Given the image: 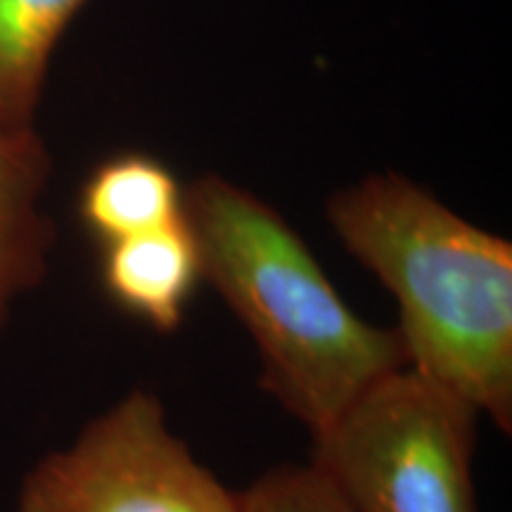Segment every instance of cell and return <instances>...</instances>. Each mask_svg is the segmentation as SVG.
I'll return each instance as SVG.
<instances>
[{"instance_id": "6da1fadb", "label": "cell", "mask_w": 512, "mask_h": 512, "mask_svg": "<svg viewBox=\"0 0 512 512\" xmlns=\"http://www.w3.org/2000/svg\"><path fill=\"white\" fill-rule=\"evenodd\" d=\"M342 245L399 302L406 366L512 430V245L399 174L328 202Z\"/></svg>"}, {"instance_id": "3957f363", "label": "cell", "mask_w": 512, "mask_h": 512, "mask_svg": "<svg viewBox=\"0 0 512 512\" xmlns=\"http://www.w3.org/2000/svg\"><path fill=\"white\" fill-rule=\"evenodd\" d=\"M479 418L460 396L403 366L313 437L309 465L351 512H477Z\"/></svg>"}, {"instance_id": "ba28073f", "label": "cell", "mask_w": 512, "mask_h": 512, "mask_svg": "<svg viewBox=\"0 0 512 512\" xmlns=\"http://www.w3.org/2000/svg\"><path fill=\"white\" fill-rule=\"evenodd\" d=\"M79 216L102 245L150 233L183 219V188L169 169L147 155H117L83 183Z\"/></svg>"}, {"instance_id": "9c48e42d", "label": "cell", "mask_w": 512, "mask_h": 512, "mask_svg": "<svg viewBox=\"0 0 512 512\" xmlns=\"http://www.w3.org/2000/svg\"><path fill=\"white\" fill-rule=\"evenodd\" d=\"M240 512H351L311 465H283L240 494Z\"/></svg>"}, {"instance_id": "7a4b0ae2", "label": "cell", "mask_w": 512, "mask_h": 512, "mask_svg": "<svg viewBox=\"0 0 512 512\" xmlns=\"http://www.w3.org/2000/svg\"><path fill=\"white\" fill-rule=\"evenodd\" d=\"M202 280L252 337L261 387L325 432L384 375L406 366L399 330L356 316L299 233L273 207L221 176L183 190Z\"/></svg>"}, {"instance_id": "5b68a950", "label": "cell", "mask_w": 512, "mask_h": 512, "mask_svg": "<svg viewBox=\"0 0 512 512\" xmlns=\"http://www.w3.org/2000/svg\"><path fill=\"white\" fill-rule=\"evenodd\" d=\"M53 159L36 128L0 133V332L46 278L55 226L43 209Z\"/></svg>"}, {"instance_id": "52a82bcc", "label": "cell", "mask_w": 512, "mask_h": 512, "mask_svg": "<svg viewBox=\"0 0 512 512\" xmlns=\"http://www.w3.org/2000/svg\"><path fill=\"white\" fill-rule=\"evenodd\" d=\"M88 0H0V133L36 128L50 60Z\"/></svg>"}, {"instance_id": "277c9868", "label": "cell", "mask_w": 512, "mask_h": 512, "mask_svg": "<svg viewBox=\"0 0 512 512\" xmlns=\"http://www.w3.org/2000/svg\"><path fill=\"white\" fill-rule=\"evenodd\" d=\"M17 512H240V494L176 437L162 401L136 389L29 472Z\"/></svg>"}, {"instance_id": "8992f818", "label": "cell", "mask_w": 512, "mask_h": 512, "mask_svg": "<svg viewBox=\"0 0 512 512\" xmlns=\"http://www.w3.org/2000/svg\"><path fill=\"white\" fill-rule=\"evenodd\" d=\"M200 280V254L185 214L164 228L107 242L102 252L107 294L159 332L183 323L185 306Z\"/></svg>"}]
</instances>
